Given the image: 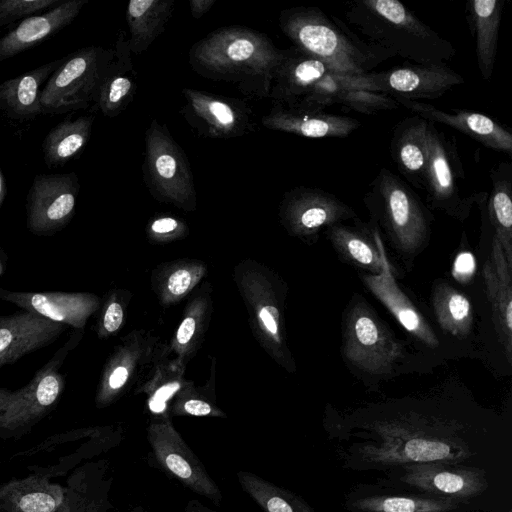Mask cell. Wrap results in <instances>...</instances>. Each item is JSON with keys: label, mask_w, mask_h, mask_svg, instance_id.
I'll return each mask as SVG.
<instances>
[{"label": "cell", "mask_w": 512, "mask_h": 512, "mask_svg": "<svg viewBox=\"0 0 512 512\" xmlns=\"http://www.w3.org/2000/svg\"><path fill=\"white\" fill-rule=\"evenodd\" d=\"M460 391L440 387L422 395L369 403L337 416L336 427L369 434V441L351 447L352 464L386 468L435 461L460 464L470 458L474 452L461 437L467 425L457 412L464 394Z\"/></svg>", "instance_id": "6da1fadb"}, {"label": "cell", "mask_w": 512, "mask_h": 512, "mask_svg": "<svg viewBox=\"0 0 512 512\" xmlns=\"http://www.w3.org/2000/svg\"><path fill=\"white\" fill-rule=\"evenodd\" d=\"M344 15L365 41L413 63H446L456 54L448 39L398 0L350 1Z\"/></svg>", "instance_id": "7a4b0ae2"}, {"label": "cell", "mask_w": 512, "mask_h": 512, "mask_svg": "<svg viewBox=\"0 0 512 512\" xmlns=\"http://www.w3.org/2000/svg\"><path fill=\"white\" fill-rule=\"evenodd\" d=\"M280 27L296 48L341 75H365L395 57L382 47L361 39L345 22L318 7L283 11Z\"/></svg>", "instance_id": "3957f363"}, {"label": "cell", "mask_w": 512, "mask_h": 512, "mask_svg": "<svg viewBox=\"0 0 512 512\" xmlns=\"http://www.w3.org/2000/svg\"><path fill=\"white\" fill-rule=\"evenodd\" d=\"M363 202L374 223L383 227L400 253L412 256L425 247L430 236V214L399 176L382 167L370 182Z\"/></svg>", "instance_id": "277c9868"}, {"label": "cell", "mask_w": 512, "mask_h": 512, "mask_svg": "<svg viewBox=\"0 0 512 512\" xmlns=\"http://www.w3.org/2000/svg\"><path fill=\"white\" fill-rule=\"evenodd\" d=\"M285 53L260 33L229 27L199 41L192 49V59L199 68L214 75H264L272 78Z\"/></svg>", "instance_id": "5b68a950"}, {"label": "cell", "mask_w": 512, "mask_h": 512, "mask_svg": "<svg viewBox=\"0 0 512 512\" xmlns=\"http://www.w3.org/2000/svg\"><path fill=\"white\" fill-rule=\"evenodd\" d=\"M342 355L359 372L385 376L403 358V346L361 296L346 309L342 325Z\"/></svg>", "instance_id": "8992f818"}, {"label": "cell", "mask_w": 512, "mask_h": 512, "mask_svg": "<svg viewBox=\"0 0 512 512\" xmlns=\"http://www.w3.org/2000/svg\"><path fill=\"white\" fill-rule=\"evenodd\" d=\"M109 51L89 46L65 56L40 94L43 114L59 115L84 109L96 101L112 64Z\"/></svg>", "instance_id": "52a82bcc"}, {"label": "cell", "mask_w": 512, "mask_h": 512, "mask_svg": "<svg viewBox=\"0 0 512 512\" xmlns=\"http://www.w3.org/2000/svg\"><path fill=\"white\" fill-rule=\"evenodd\" d=\"M75 340L73 336L67 339L24 387L16 390L0 387V429L30 426L57 403L65 389L60 368L74 348Z\"/></svg>", "instance_id": "ba28073f"}, {"label": "cell", "mask_w": 512, "mask_h": 512, "mask_svg": "<svg viewBox=\"0 0 512 512\" xmlns=\"http://www.w3.org/2000/svg\"><path fill=\"white\" fill-rule=\"evenodd\" d=\"M464 178L455 143L434 123L428 122L427 164L423 177L428 206L464 221L474 204L473 193L468 196L461 194L458 181Z\"/></svg>", "instance_id": "9c48e42d"}, {"label": "cell", "mask_w": 512, "mask_h": 512, "mask_svg": "<svg viewBox=\"0 0 512 512\" xmlns=\"http://www.w3.org/2000/svg\"><path fill=\"white\" fill-rule=\"evenodd\" d=\"M148 442L157 466L187 489L220 505L223 493L202 461L168 423H155L148 429Z\"/></svg>", "instance_id": "30bf717a"}, {"label": "cell", "mask_w": 512, "mask_h": 512, "mask_svg": "<svg viewBox=\"0 0 512 512\" xmlns=\"http://www.w3.org/2000/svg\"><path fill=\"white\" fill-rule=\"evenodd\" d=\"M79 188L75 173L35 176L26 198L30 232L50 235L63 229L73 217Z\"/></svg>", "instance_id": "8fae6325"}, {"label": "cell", "mask_w": 512, "mask_h": 512, "mask_svg": "<svg viewBox=\"0 0 512 512\" xmlns=\"http://www.w3.org/2000/svg\"><path fill=\"white\" fill-rule=\"evenodd\" d=\"M366 77L371 91L414 101L437 99L465 82L444 62L408 63L386 71H373Z\"/></svg>", "instance_id": "7c38bea8"}, {"label": "cell", "mask_w": 512, "mask_h": 512, "mask_svg": "<svg viewBox=\"0 0 512 512\" xmlns=\"http://www.w3.org/2000/svg\"><path fill=\"white\" fill-rule=\"evenodd\" d=\"M396 480L417 491L465 502L488 488L483 469L448 462H423L398 466Z\"/></svg>", "instance_id": "4fadbf2b"}, {"label": "cell", "mask_w": 512, "mask_h": 512, "mask_svg": "<svg viewBox=\"0 0 512 512\" xmlns=\"http://www.w3.org/2000/svg\"><path fill=\"white\" fill-rule=\"evenodd\" d=\"M146 169L149 181L166 197L182 201L194 192L188 162L166 129L155 121L146 135Z\"/></svg>", "instance_id": "5bb4252c"}, {"label": "cell", "mask_w": 512, "mask_h": 512, "mask_svg": "<svg viewBox=\"0 0 512 512\" xmlns=\"http://www.w3.org/2000/svg\"><path fill=\"white\" fill-rule=\"evenodd\" d=\"M399 106L431 123H440L456 129L483 146L507 155L512 153V134L495 119L469 110L447 112L421 101L394 98Z\"/></svg>", "instance_id": "9a60e30c"}, {"label": "cell", "mask_w": 512, "mask_h": 512, "mask_svg": "<svg viewBox=\"0 0 512 512\" xmlns=\"http://www.w3.org/2000/svg\"><path fill=\"white\" fill-rule=\"evenodd\" d=\"M67 326L21 311L0 316V368L53 343Z\"/></svg>", "instance_id": "2e32d148"}, {"label": "cell", "mask_w": 512, "mask_h": 512, "mask_svg": "<svg viewBox=\"0 0 512 512\" xmlns=\"http://www.w3.org/2000/svg\"><path fill=\"white\" fill-rule=\"evenodd\" d=\"M378 243L382 254L383 267L378 274L368 273L362 275L365 286L385 305L411 336L430 348H437L439 340L435 331L406 294L398 287L380 236Z\"/></svg>", "instance_id": "e0dca14e"}, {"label": "cell", "mask_w": 512, "mask_h": 512, "mask_svg": "<svg viewBox=\"0 0 512 512\" xmlns=\"http://www.w3.org/2000/svg\"><path fill=\"white\" fill-rule=\"evenodd\" d=\"M287 207L291 221L307 235L349 219H356L354 209L329 191L315 187H296L288 193Z\"/></svg>", "instance_id": "ac0fdd59"}, {"label": "cell", "mask_w": 512, "mask_h": 512, "mask_svg": "<svg viewBox=\"0 0 512 512\" xmlns=\"http://www.w3.org/2000/svg\"><path fill=\"white\" fill-rule=\"evenodd\" d=\"M0 298L24 311L74 328H81L95 307V300L84 293L23 292L0 288Z\"/></svg>", "instance_id": "d6986e66"}, {"label": "cell", "mask_w": 512, "mask_h": 512, "mask_svg": "<svg viewBox=\"0 0 512 512\" xmlns=\"http://www.w3.org/2000/svg\"><path fill=\"white\" fill-rule=\"evenodd\" d=\"M87 0H63L45 13L28 17L0 38V63L58 33L78 16Z\"/></svg>", "instance_id": "ffe728a7"}, {"label": "cell", "mask_w": 512, "mask_h": 512, "mask_svg": "<svg viewBox=\"0 0 512 512\" xmlns=\"http://www.w3.org/2000/svg\"><path fill=\"white\" fill-rule=\"evenodd\" d=\"M483 276L498 339L509 362L512 355V266L499 241L492 237L491 253Z\"/></svg>", "instance_id": "44dd1931"}, {"label": "cell", "mask_w": 512, "mask_h": 512, "mask_svg": "<svg viewBox=\"0 0 512 512\" xmlns=\"http://www.w3.org/2000/svg\"><path fill=\"white\" fill-rule=\"evenodd\" d=\"M265 127L307 138H345L361 123L349 116L300 108H276L263 118Z\"/></svg>", "instance_id": "7402d4cb"}, {"label": "cell", "mask_w": 512, "mask_h": 512, "mask_svg": "<svg viewBox=\"0 0 512 512\" xmlns=\"http://www.w3.org/2000/svg\"><path fill=\"white\" fill-rule=\"evenodd\" d=\"M64 57L0 83V112L15 121L32 120L42 115L40 106L42 88L50 75L63 62Z\"/></svg>", "instance_id": "603a6c76"}, {"label": "cell", "mask_w": 512, "mask_h": 512, "mask_svg": "<svg viewBox=\"0 0 512 512\" xmlns=\"http://www.w3.org/2000/svg\"><path fill=\"white\" fill-rule=\"evenodd\" d=\"M428 121L418 115L404 118L393 129L390 141L391 157L407 182L423 190L427 164Z\"/></svg>", "instance_id": "cb8c5ba5"}, {"label": "cell", "mask_w": 512, "mask_h": 512, "mask_svg": "<svg viewBox=\"0 0 512 512\" xmlns=\"http://www.w3.org/2000/svg\"><path fill=\"white\" fill-rule=\"evenodd\" d=\"M505 0H469L466 19L475 40L477 66L482 79H491L495 66L499 28Z\"/></svg>", "instance_id": "d4e9b609"}, {"label": "cell", "mask_w": 512, "mask_h": 512, "mask_svg": "<svg viewBox=\"0 0 512 512\" xmlns=\"http://www.w3.org/2000/svg\"><path fill=\"white\" fill-rule=\"evenodd\" d=\"M330 71L324 62L295 47L292 51H286L284 60L273 76L276 78L273 96L285 102L289 108H294Z\"/></svg>", "instance_id": "484cf974"}, {"label": "cell", "mask_w": 512, "mask_h": 512, "mask_svg": "<svg viewBox=\"0 0 512 512\" xmlns=\"http://www.w3.org/2000/svg\"><path fill=\"white\" fill-rule=\"evenodd\" d=\"M491 192L474 193L487 213L495 237L512 266V166L501 162L490 171Z\"/></svg>", "instance_id": "4316f807"}, {"label": "cell", "mask_w": 512, "mask_h": 512, "mask_svg": "<svg viewBox=\"0 0 512 512\" xmlns=\"http://www.w3.org/2000/svg\"><path fill=\"white\" fill-rule=\"evenodd\" d=\"M463 503L455 499L421 494H351L345 507L352 512H451Z\"/></svg>", "instance_id": "83f0119b"}, {"label": "cell", "mask_w": 512, "mask_h": 512, "mask_svg": "<svg viewBox=\"0 0 512 512\" xmlns=\"http://www.w3.org/2000/svg\"><path fill=\"white\" fill-rule=\"evenodd\" d=\"M357 226L355 228L339 223L328 227L325 233L333 247L346 260L369 270L370 274H378L382 270L383 259L377 225L372 227V241Z\"/></svg>", "instance_id": "f1b7e54d"}, {"label": "cell", "mask_w": 512, "mask_h": 512, "mask_svg": "<svg viewBox=\"0 0 512 512\" xmlns=\"http://www.w3.org/2000/svg\"><path fill=\"white\" fill-rule=\"evenodd\" d=\"M92 116L67 119L53 127L43 141V156L50 167L62 166L86 146L92 130Z\"/></svg>", "instance_id": "f546056e"}, {"label": "cell", "mask_w": 512, "mask_h": 512, "mask_svg": "<svg viewBox=\"0 0 512 512\" xmlns=\"http://www.w3.org/2000/svg\"><path fill=\"white\" fill-rule=\"evenodd\" d=\"M172 0H132L127 7L131 49L142 52L154 41L169 19Z\"/></svg>", "instance_id": "4dcf8cb0"}, {"label": "cell", "mask_w": 512, "mask_h": 512, "mask_svg": "<svg viewBox=\"0 0 512 512\" xmlns=\"http://www.w3.org/2000/svg\"><path fill=\"white\" fill-rule=\"evenodd\" d=\"M431 303L441 328L455 337H466L473 326V311L468 298L449 283H435Z\"/></svg>", "instance_id": "1f68e13d"}, {"label": "cell", "mask_w": 512, "mask_h": 512, "mask_svg": "<svg viewBox=\"0 0 512 512\" xmlns=\"http://www.w3.org/2000/svg\"><path fill=\"white\" fill-rule=\"evenodd\" d=\"M236 476L242 490L264 512H316L299 495L253 472L238 471Z\"/></svg>", "instance_id": "d6a6232c"}, {"label": "cell", "mask_w": 512, "mask_h": 512, "mask_svg": "<svg viewBox=\"0 0 512 512\" xmlns=\"http://www.w3.org/2000/svg\"><path fill=\"white\" fill-rule=\"evenodd\" d=\"M189 105L200 119L218 136L235 135L242 128V115L230 103L206 93L185 89Z\"/></svg>", "instance_id": "836d02e7"}, {"label": "cell", "mask_w": 512, "mask_h": 512, "mask_svg": "<svg viewBox=\"0 0 512 512\" xmlns=\"http://www.w3.org/2000/svg\"><path fill=\"white\" fill-rule=\"evenodd\" d=\"M333 105H341L361 114H374L399 107L393 97L371 91L366 74L361 76L345 75L343 85L334 99Z\"/></svg>", "instance_id": "e575fe53"}, {"label": "cell", "mask_w": 512, "mask_h": 512, "mask_svg": "<svg viewBox=\"0 0 512 512\" xmlns=\"http://www.w3.org/2000/svg\"><path fill=\"white\" fill-rule=\"evenodd\" d=\"M131 91V80L124 75L112 74L111 67L100 87L96 101L104 115L114 116L124 105Z\"/></svg>", "instance_id": "d590c367"}, {"label": "cell", "mask_w": 512, "mask_h": 512, "mask_svg": "<svg viewBox=\"0 0 512 512\" xmlns=\"http://www.w3.org/2000/svg\"><path fill=\"white\" fill-rule=\"evenodd\" d=\"M63 0H0V29L24 20L44 10H50Z\"/></svg>", "instance_id": "8d00e7d4"}, {"label": "cell", "mask_w": 512, "mask_h": 512, "mask_svg": "<svg viewBox=\"0 0 512 512\" xmlns=\"http://www.w3.org/2000/svg\"><path fill=\"white\" fill-rule=\"evenodd\" d=\"M55 506L54 498L45 493L27 494L19 501L24 512H51Z\"/></svg>", "instance_id": "74e56055"}, {"label": "cell", "mask_w": 512, "mask_h": 512, "mask_svg": "<svg viewBox=\"0 0 512 512\" xmlns=\"http://www.w3.org/2000/svg\"><path fill=\"white\" fill-rule=\"evenodd\" d=\"M475 270L474 256L470 252H461L455 259L453 274L455 278L463 281L470 278Z\"/></svg>", "instance_id": "f35d334b"}, {"label": "cell", "mask_w": 512, "mask_h": 512, "mask_svg": "<svg viewBox=\"0 0 512 512\" xmlns=\"http://www.w3.org/2000/svg\"><path fill=\"white\" fill-rule=\"evenodd\" d=\"M178 382L168 383L160 387L149 401L150 409L155 413H161L166 408V401L179 389Z\"/></svg>", "instance_id": "ab89813d"}, {"label": "cell", "mask_w": 512, "mask_h": 512, "mask_svg": "<svg viewBox=\"0 0 512 512\" xmlns=\"http://www.w3.org/2000/svg\"><path fill=\"white\" fill-rule=\"evenodd\" d=\"M123 320V310L119 303L112 302L106 308L103 315L102 326L108 333L115 332Z\"/></svg>", "instance_id": "60d3db41"}, {"label": "cell", "mask_w": 512, "mask_h": 512, "mask_svg": "<svg viewBox=\"0 0 512 512\" xmlns=\"http://www.w3.org/2000/svg\"><path fill=\"white\" fill-rule=\"evenodd\" d=\"M191 283V275L185 269L175 271L168 280V289L174 295H180L186 292Z\"/></svg>", "instance_id": "b9f144b4"}, {"label": "cell", "mask_w": 512, "mask_h": 512, "mask_svg": "<svg viewBox=\"0 0 512 512\" xmlns=\"http://www.w3.org/2000/svg\"><path fill=\"white\" fill-rule=\"evenodd\" d=\"M183 410L185 413L193 416H207L213 413L211 405L199 399H189L185 401Z\"/></svg>", "instance_id": "7bdbcfd3"}, {"label": "cell", "mask_w": 512, "mask_h": 512, "mask_svg": "<svg viewBox=\"0 0 512 512\" xmlns=\"http://www.w3.org/2000/svg\"><path fill=\"white\" fill-rule=\"evenodd\" d=\"M259 316L267 330L276 335L278 332V310L273 306H265L260 310Z\"/></svg>", "instance_id": "ee69618b"}, {"label": "cell", "mask_w": 512, "mask_h": 512, "mask_svg": "<svg viewBox=\"0 0 512 512\" xmlns=\"http://www.w3.org/2000/svg\"><path fill=\"white\" fill-rule=\"evenodd\" d=\"M196 322L194 318L187 317L183 320L177 331V340L180 344H186L195 331Z\"/></svg>", "instance_id": "f6af8a7d"}, {"label": "cell", "mask_w": 512, "mask_h": 512, "mask_svg": "<svg viewBox=\"0 0 512 512\" xmlns=\"http://www.w3.org/2000/svg\"><path fill=\"white\" fill-rule=\"evenodd\" d=\"M128 378V371L124 366L116 367L108 377V388L117 390L121 388Z\"/></svg>", "instance_id": "bcb514c9"}, {"label": "cell", "mask_w": 512, "mask_h": 512, "mask_svg": "<svg viewBox=\"0 0 512 512\" xmlns=\"http://www.w3.org/2000/svg\"><path fill=\"white\" fill-rule=\"evenodd\" d=\"M178 226V222L170 217L160 218L153 222L151 229L155 233L164 234L174 231Z\"/></svg>", "instance_id": "7dc6e473"}, {"label": "cell", "mask_w": 512, "mask_h": 512, "mask_svg": "<svg viewBox=\"0 0 512 512\" xmlns=\"http://www.w3.org/2000/svg\"><path fill=\"white\" fill-rule=\"evenodd\" d=\"M215 3V0H191L189 1L191 14L195 19L201 18Z\"/></svg>", "instance_id": "c3c4849f"}, {"label": "cell", "mask_w": 512, "mask_h": 512, "mask_svg": "<svg viewBox=\"0 0 512 512\" xmlns=\"http://www.w3.org/2000/svg\"><path fill=\"white\" fill-rule=\"evenodd\" d=\"M183 512H218V511L209 508L208 506L204 505L199 500L191 499L186 503Z\"/></svg>", "instance_id": "681fc988"}, {"label": "cell", "mask_w": 512, "mask_h": 512, "mask_svg": "<svg viewBox=\"0 0 512 512\" xmlns=\"http://www.w3.org/2000/svg\"><path fill=\"white\" fill-rule=\"evenodd\" d=\"M6 196H7V184H6L4 175L2 173V169L0 167V209L3 206Z\"/></svg>", "instance_id": "f907efd6"}, {"label": "cell", "mask_w": 512, "mask_h": 512, "mask_svg": "<svg viewBox=\"0 0 512 512\" xmlns=\"http://www.w3.org/2000/svg\"><path fill=\"white\" fill-rule=\"evenodd\" d=\"M129 512H149V511L146 510L143 506L137 505V506L133 507Z\"/></svg>", "instance_id": "816d5d0a"}, {"label": "cell", "mask_w": 512, "mask_h": 512, "mask_svg": "<svg viewBox=\"0 0 512 512\" xmlns=\"http://www.w3.org/2000/svg\"><path fill=\"white\" fill-rule=\"evenodd\" d=\"M3 270H4V265L0 259V274L3 272Z\"/></svg>", "instance_id": "f5cc1de1"}]
</instances>
